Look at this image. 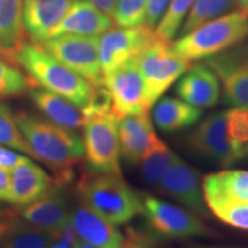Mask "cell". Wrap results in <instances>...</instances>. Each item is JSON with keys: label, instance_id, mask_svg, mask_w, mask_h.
I'll list each match as a JSON object with an SVG mask.
<instances>
[{"label": "cell", "instance_id": "obj_12", "mask_svg": "<svg viewBox=\"0 0 248 248\" xmlns=\"http://www.w3.org/2000/svg\"><path fill=\"white\" fill-rule=\"evenodd\" d=\"M157 186L161 193L168 195L183 207L198 215L207 216L208 208L204 201L200 173L181 157H175Z\"/></svg>", "mask_w": 248, "mask_h": 248}, {"label": "cell", "instance_id": "obj_14", "mask_svg": "<svg viewBox=\"0 0 248 248\" xmlns=\"http://www.w3.org/2000/svg\"><path fill=\"white\" fill-rule=\"evenodd\" d=\"M62 186L54 184L44 195L28 204L21 216L29 224L58 234L70 223V210Z\"/></svg>", "mask_w": 248, "mask_h": 248}, {"label": "cell", "instance_id": "obj_7", "mask_svg": "<svg viewBox=\"0 0 248 248\" xmlns=\"http://www.w3.org/2000/svg\"><path fill=\"white\" fill-rule=\"evenodd\" d=\"M141 214L152 230L164 238L186 239L210 237L214 232L193 212L175 206L153 195H140Z\"/></svg>", "mask_w": 248, "mask_h": 248}, {"label": "cell", "instance_id": "obj_30", "mask_svg": "<svg viewBox=\"0 0 248 248\" xmlns=\"http://www.w3.org/2000/svg\"><path fill=\"white\" fill-rule=\"evenodd\" d=\"M226 135L234 161L241 160L244 147L248 145V108L233 107L226 111Z\"/></svg>", "mask_w": 248, "mask_h": 248}, {"label": "cell", "instance_id": "obj_15", "mask_svg": "<svg viewBox=\"0 0 248 248\" xmlns=\"http://www.w3.org/2000/svg\"><path fill=\"white\" fill-rule=\"evenodd\" d=\"M54 181L32 160L26 157L11 171L8 192L5 200L14 207L24 208L39 199L52 186Z\"/></svg>", "mask_w": 248, "mask_h": 248}, {"label": "cell", "instance_id": "obj_43", "mask_svg": "<svg viewBox=\"0 0 248 248\" xmlns=\"http://www.w3.org/2000/svg\"><path fill=\"white\" fill-rule=\"evenodd\" d=\"M241 160H248V145L244 147L243 154H241Z\"/></svg>", "mask_w": 248, "mask_h": 248}, {"label": "cell", "instance_id": "obj_8", "mask_svg": "<svg viewBox=\"0 0 248 248\" xmlns=\"http://www.w3.org/2000/svg\"><path fill=\"white\" fill-rule=\"evenodd\" d=\"M54 59L60 61L94 88L102 86V74L99 61L98 38L77 35L51 37L39 44Z\"/></svg>", "mask_w": 248, "mask_h": 248}, {"label": "cell", "instance_id": "obj_31", "mask_svg": "<svg viewBox=\"0 0 248 248\" xmlns=\"http://www.w3.org/2000/svg\"><path fill=\"white\" fill-rule=\"evenodd\" d=\"M206 204L219 221L232 228L248 230V204L231 200H209Z\"/></svg>", "mask_w": 248, "mask_h": 248}, {"label": "cell", "instance_id": "obj_27", "mask_svg": "<svg viewBox=\"0 0 248 248\" xmlns=\"http://www.w3.org/2000/svg\"><path fill=\"white\" fill-rule=\"evenodd\" d=\"M55 235L26 221H20L12 233L0 245V248H48Z\"/></svg>", "mask_w": 248, "mask_h": 248}, {"label": "cell", "instance_id": "obj_21", "mask_svg": "<svg viewBox=\"0 0 248 248\" xmlns=\"http://www.w3.org/2000/svg\"><path fill=\"white\" fill-rule=\"evenodd\" d=\"M28 92L36 107L49 122L71 131L84 126V113L73 102L42 88L32 86Z\"/></svg>", "mask_w": 248, "mask_h": 248}, {"label": "cell", "instance_id": "obj_13", "mask_svg": "<svg viewBox=\"0 0 248 248\" xmlns=\"http://www.w3.org/2000/svg\"><path fill=\"white\" fill-rule=\"evenodd\" d=\"M187 142L195 153L223 167L235 163L226 135V111H216L207 116L190 133Z\"/></svg>", "mask_w": 248, "mask_h": 248}, {"label": "cell", "instance_id": "obj_9", "mask_svg": "<svg viewBox=\"0 0 248 248\" xmlns=\"http://www.w3.org/2000/svg\"><path fill=\"white\" fill-rule=\"evenodd\" d=\"M156 39L146 23L138 27L110 28L98 38L99 61L102 74L110 73L132 59H137Z\"/></svg>", "mask_w": 248, "mask_h": 248}, {"label": "cell", "instance_id": "obj_10", "mask_svg": "<svg viewBox=\"0 0 248 248\" xmlns=\"http://www.w3.org/2000/svg\"><path fill=\"white\" fill-rule=\"evenodd\" d=\"M102 86L108 92L111 110L119 121L124 116L150 113L145 104L144 82L138 67V58L104 75Z\"/></svg>", "mask_w": 248, "mask_h": 248}, {"label": "cell", "instance_id": "obj_5", "mask_svg": "<svg viewBox=\"0 0 248 248\" xmlns=\"http://www.w3.org/2000/svg\"><path fill=\"white\" fill-rule=\"evenodd\" d=\"M138 67L144 82L145 104L151 110L167 90L191 67V61L175 52L169 42L156 37L138 57Z\"/></svg>", "mask_w": 248, "mask_h": 248}, {"label": "cell", "instance_id": "obj_35", "mask_svg": "<svg viewBox=\"0 0 248 248\" xmlns=\"http://www.w3.org/2000/svg\"><path fill=\"white\" fill-rule=\"evenodd\" d=\"M21 219L18 218L16 214L13 212H6L0 214V245L4 243L6 238L12 233V231L16 228Z\"/></svg>", "mask_w": 248, "mask_h": 248}, {"label": "cell", "instance_id": "obj_17", "mask_svg": "<svg viewBox=\"0 0 248 248\" xmlns=\"http://www.w3.org/2000/svg\"><path fill=\"white\" fill-rule=\"evenodd\" d=\"M113 26V18L85 0L73 1L64 16L53 30L51 37L77 35L99 38Z\"/></svg>", "mask_w": 248, "mask_h": 248}, {"label": "cell", "instance_id": "obj_32", "mask_svg": "<svg viewBox=\"0 0 248 248\" xmlns=\"http://www.w3.org/2000/svg\"><path fill=\"white\" fill-rule=\"evenodd\" d=\"M0 145L30 155L29 147L15 121V114L2 102H0Z\"/></svg>", "mask_w": 248, "mask_h": 248}, {"label": "cell", "instance_id": "obj_39", "mask_svg": "<svg viewBox=\"0 0 248 248\" xmlns=\"http://www.w3.org/2000/svg\"><path fill=\"white\" fill-rule=\"evenodd\" d=\"M9 181H11V172H9V170L0 167V199L5 200L6 194L8 192Z\"/></svg>", "mask_w": 248, "mask_h": 248}, {"label": "cell", "instance_id": "obj_20", "mask_svg": "<svg viewBox=\"0 0 248 248\" xmlns=\"http://www.w3.org/2000/svg\"><path fill=\"white\" fill-rule=\"evenodd\" d=\"M74 0H23V23L27 35L40 44L48 39Z\"/></svg>", "mask_w": 248, "mask_h": 248}, {"label": "cell", "instance_id": "obj_19", "mask_svg": "<svg viewBox=\"0 0 248 248\" xmlns=\"http://www.w3.org/2000/svg\"><path fill=\"white\" fill-rule=\"evenodd\" d=\"M156 138L150 113L124 116L119 121L120 155L129 164L140 162Z\"/></svg>", "mask_w": 248, "mask_h": 248}, {"label": "cell", "instance_id": "obj_38", "mask_svg": "<svg viewBox=\"0 0 248 248\" xmlns=\"http://www.w3.org/2000/svg\"><path fill=\"white\" fill-rule=\"evenodd\" d=\"M85 1L94 5L95 7L99 8L100 11L104 12V13H106L107 15H109L111 17L117 0H85Z\"/></svg>", "mask_w": 248, "mask_h": 248}, {"label": "cell", "instance_id": "obj_24", "mask_svg": "<svg viewBox=\"0 0 248 248\" xmlns=\"http://www.w3.org/2000/svg\"><path fill=\"white\" fill-rule=\"evenodd\" d=\"M23 0H0V54H12L26 42ZM12 61V60H11Z\"/></svg>", "mask_w": 248, "mask_h": 248}, {"label": "cell", "instance_id": "obj_3", "mask_svg": "<svg viewBox=\"0 0 248 248\" xmlns=\"http://www.w3.org/2000/svg\"><path fill=\"white\" fill-rule=\"evenodd\" d=\"M247 37L248 11L234 9L181 36L171 46L181 57L192 62L228 51Z\"/></svg>", "mask_w": 248, "mask_h": 248}, {"label": "cell", "instance_id": "obj_25", "mask_svg": "<svg viewBox=\"0 0 248 248\" xmlns=\"http://www.w3.org/2000/svg\"><path fill=\"white\" fill-rule=\"evenodd\" d=\"M234 8H237L234 0H195L184 18L177 37L190 32L214 18L230 13Z\"/></svg>", "mask_w": 248, "mask_h": 248}, {"label": "cell", "instance_id": "obj_16", "mask_svg": "<svg viewBox=\"0 0 248 248\" xmlns=\"http://www.w3.org/2000/svg\"><path fill=\"white\" fill-rule=\"evenodd\" d=\"M176 93L179 99L198 108H212L221 99V83L206 63L191 66L178 79Z\"/></svg>", "mask_w": 248, "mask_h": 248}, {"label": "cell", "instance_id": "obj_1", "mask_svg": "<svg viewBox=\"0 0 248 248\" xmlns=\"http://www.w3.org/2000/svg\"><path fill=\"white\" fill-rule=\"evenodd\" d=\"M15 121L30 150V156L54 173V184L62 186L74 176V167L84 157L79 136L35 114H15Z\"/></svg>", "mask_w": 248, "mask_h": 248}, {"label": "cell", "instance_id": "obj_11", "mask_svg": "<svg viewBox=\"0 0 248 248\" xmlns=\"http://www.w3.org/2000/svg\"><path fill=\"white\" fill-rule=\"evenodd\" d=\"M239 45L206 59L204 63L218 77L226 104L248 108V44Z\"/></svg>", "mask_w": 248, "mask_h": 248}, {"label": "cell", "instance_id": "obj_42", "mask_svg": "<svg viewBox=\"0 0 248 248\" xmlns=\"http://www.w3.org/2000/svg\"><path fill=\"white\" fill-rule=\"evenodd\" d=\"M191 248H238V247H225V246H207V245H193Z\"/></svg>", "mask_w": 248, "mask_h": 248}, {"label": "cell", "instance_id": "obj_26", "mask_svg": "<svg viewBox=\"0 0 248 248\" xmlns=\"http://www.w3.org/2000/svg\"><path fill=\"white\" fill-rule=\"evenodd\" d=\"M176 156L177 155L157 137L139 162L142 178L150 184L157 185L169 170Z\"/></svg>", "mask_w": 248, "mask_h": 248}, {"label": "cell", "instance_id": "obj_28", "mask_svg": "<svg viewBox=\"0 0 248 248\" xmlns=\"http://www.w3.org/2000/svg\"><path fill=\"white\" fill-rule=\"evenodd\" d=\"M33 84L13 61L0 54V100L18 97Z\"/></svg>", "mask_w": 248, "mask_h": 248}, {"label": "cell", "instance_id": "obj_29", "mask_svg": "<svg viewBox=\"0 0 248 248\" xmlns=\"http://www.w3.org/2000/svg\"><path fill=\"white\" fill-rule=\"evenodd\" d=\"M195 0H170L160 22L154 28L155 36L164 42H171L177 36L184 18Z\"/></svg>", "mask_w": 248, "mask_h": 248}, {"label": "cell", "instance_id": "obj_36", "mask_svg": "<svg viewBox=\"0 0 248 248\" xmlns=\"http://www.w3.org/2000/svg\"><path fill=\"white\" fill-rule=\"evenodd\" d=\"M26 157L27 156L17 153V152H14L9 150L8 147L0 145V167H2V168H6L8 170L14 168L16 164L22 162Z\"/></svg>", "mask_w": 248, "mask_h": 248}, {"label": "cell", "instance_id": "obj_33", "mask_svg": "<svg viewBox=\"0 0 248 248\" xmlns=\"http://www.w3.org/2000/svg\"><path fill=\"white\" fill-rule=\"evenodd\" d=\"M146 5L147 0H117L111 15L113 22L122 28L145 24Z\"/></svg>", "mask_w": 248, "mask_h": 248}, {"label": "cell", "instance_id": "obj_41", "mask_svg": "<svg viewBox=\"0 0 248 248\" xmlns=\"http://www.w3.org/2000/svg\"><path fill=\"white\" fill-rule=\"evenodd\" d=\"M237 7L239 9H247L248 11V0H234Z\"/></svg>", "mask_w": 248, "mask_h": 248}, {"label": "cell", "instance_id": "obj_4", "mask_svg": "<svg viewBox=\"0 0 248 248\" xmlns=\"http://www.w3.org/2000/svg\"><path fill=\"white\" fill-rule=\"evenodd\" d=\"M83 202L115 226L141 214L140 194L124 182L122 175L89 172L78 183Z\"/></svg>", "mask_w": 248, "mask_h": 248}, {"label": "cell", "instance_id": "obj_18", "mask_svg": "<svg viewBox=\"0 0 248 248\" xmlns=\"http://www.w3.org/2000/svg\"><path fill=\"white\" fill-rule=\"evenodd\" d=\"M70 223L80 240L98 248H122L123 235L116 226L108 222L85 202L70 212Z\"/></svg>", "mask_w": 248, "mask_h": 248}, {"label": "cell", "instance_id": "obj_6", "mask_svg": "<svg viewBox=\"0 0 248 248\" xmlns=\"http://www.w3.org/2000/svg\"><path fill=\"white\" fill-rule=\"evenodd\" d=\"M84 157L90 172L116 173L120 169L119 120L113 111L85 114Z\"/></svg>", "mask_w": 248, "mask_h": 248}, {"label": "cell", "instance_id": "obj_34", "mask_svg": "<svg viewBox=\"0 0 248 248\" xmlns=\"http://www.w3.org/2000/svg\"><path fill=\"white\" fill-rule=\"evenodd\" d=\"M169 4L170 0H147L146 21H145V23L154 29L162 18Z\"/></svg>", "mask_w": 248, "mask_h": 248}, {"label": "cell", "instance_id": "obj_40", "mask_svg": "<svg viewBox=\"0 0 248 248\" xmlns=\"http://www.w3.org/2000/svg\"><path fill=\"white\" fill-rule=\"evenodd\" d=\"M75 248H98V247L93 246V245L86 243V241L80 240L78 238V240H77L76 244H75Z\"/></svg>", "mask_w": 248, "mask_h": 248}, {"label": "cell", "instance_id": "obj_37", "mask_svg": "<svg viewBox=\"0 0 248 248\" xmlns=\"http://www.w3.org/2000/svg\"><path fill=\"white\" fill-rule=\"evenodd\" d=\"M122 248H151L148 240L138 232H129L126 239H123Z\"/></svg>", "mask_w": 248, "mask_h": 248}, {"label": "cell", "instance_id": "obj_2", "mask_svg": "<svg viewBox=\"0 0 248 248\" xmlns=\"http://www.w3.org/2000/svg\"><path fill=\"white\" fill-rule=\"evenodd\" d=\"M11 60L27 74L33 86L47 90L84 109L94 94V86L48 54L37 43L24 42Z\"/></svg>", "mask_w": 248, "mask_h": 248}, {"label": "cell", "instance_id": "obj_22", "mask_svg": "<svg viewBox=\"0 0 248 248\" xmlns=\"http://www.w3.org/2000/svg\"><path fill=\"white\" fill-rule=\"evenodd\" d=\"M204 201L231 200L248 204L247 170H223L202 179Z\"/></svg>", "mask_w": 248, "mask_h": 248}, {"label": "cell", "instance_id": "obj_23", "mask_svg": "<svg viewBox=\"0 0 248 248\" xmlns=\"http://www.w3.org/2000/svg\"><path fill=\"white\" fill-rule=\"evenodd\" d=\"M202 115L200 108L192 106L179 98L167 97L156 101L152 117L162 132L173 133L190 128Z\"/></svg>", "mask_w": 248, "mask_h": 248}]
</instances>
